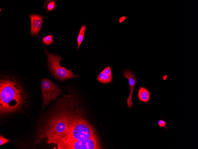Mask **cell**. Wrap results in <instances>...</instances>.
Instances as JSON below:
<instances>
[{"label": "cell", "instance_id": "1", "mask_svg": "<svg viewBox=\"0 0 198 149\" xmlns=\"http://www.w3.org/2000/svg\"><path fill=\"white\" fill-rule=\"evenodd\" d=\"M39 127L35 143L44 139L58 148L66 149L70 143L93 137L94 128L86 120L79 98L70 93L58 99Z\"/></svg>", "mask_w": 198, "mask_h": 149}, {"label": "cell", "instance_id": "2", "mask_svg": "<svg viewBox=\"0 0 198 149\" xmlns=\"http://www.w3.org/2000/svg\"><path fill=\"white\" fill-rule=\"evenodd\" d=\"M28 101L23 86L11 75H3L0 80L1 116L20 111Z\"/></svg>", "mask_w": 198, "mask_h": 149}, {"label": "cell", "instance_id": "3", "mask_svg": "<svg viewBox=\"0 0 198 149\" xmlns=\"http://www.w3.org/2000/svg\"><path fill=\"white\" fill-rule=\"evenodd\" d=\"M47 57L48 66L54 76L58 80L63 81L76 78L81 75H75L71 69H67L60 64L62 58L59 55L50 53L43 47Z\"/></svg>", "mask_w": 198, "mask_h": 149}, {"label": "cell", "instance_id": "4", "mask_svg": "<svg viewBox=\"0 0 198 149\" xmlns=\"http://www.w3.org/2000/svg\"><path fill=\"white\" fill-rule=\"evenodd\" d=\"M41 87L43 99L42 108L44 109L51 101L56 100L62 91L55 83L46 78L41 81Z\"/></svg>", "mask_w": 198, "mask_h": 149}, {"label": "cell", "instance_id": "5", "mask_svg": "<svg viewBox=\"0 0 198 149\" xmlns=\"http://www.w3.org/2000/svg\"><path fill=\"white\" fill-rule=\"evenodd\" d=\"M102 149L98 137L77 140L70 143L66 149Z\"/></svg>", "mask_w": 198, "mask_h": 149}, {"label": "cell", "instance_id": "6", "mask_svg": "<svg viewBox=\"0 0 198 149\" xmlns=\"http://www.w3.org/2000/svg\"><path fill=\"white\" fill-rule=\"evenodd\" d=\"M123 74L124 77L128 79L129 81L130 91L129 96L127 99V107L130 108L132 105V96L136 84V79L133 73L128 69L125 70L123 72Z\"/></svg>", "mask_w": 198, "mask_h": 149}, {"label": "cell", "instance_id": "7", "mask_svg": "<svg viewBox=\"0 0 198 149\" xmlns=\"http://www.w3.org/2000/svg\"><path fill=\"white\" fill-rule=\"evenodd\" d=\"M29 17L31 21L30 34L33 36H39V32L42 24L43 16L32 14L29 15Z\"/></svg>", "mask_w": 198, "mask_h": 149}, {"label": "cell", "instance_id": "8", "mask_svg": "<svg viewBox=\"0 0 198 149\" xmlns=\"http://www.w3.org/2000/svg\"><path fill=\"white\" fill-rule=\"evenodd\" d=\"M96 79L103 84H108L111 82L112 78L110 66L108 65L98 75Z\"/></svg>", "mask_w": 198, "mask_h": 149}, {"label": "cell", "instance_id": "9", "mask_svg": "<svg viewBox=\"0 0 198 149\" xmlns=\"http://www.w3.org/2000/svg\"><path fill=\"white\" fill-rule=\"evenodd\" d=\"M138 98L140 101L143 102H148L150 98L149 91L144 87H140L138 90Z\"/></svg>", "mask_w": 198, "mask_h": 149}, {"label": "cell", "instance_id": "10", "mask_svg": "<svg viewBox=\"0 0 198 149\" xmlns=\"http://www.w3.org/2000/svg\"><path fill=\"white\" fill-rule=\"evenodd\" d=\"M86 29V25L85 24L82 25L77 37V50H78L80 46L83 41L85 31Z\"/></svg>", "mask_w": 198, "mask_h": 149}, {"label": "cell", "instance_id": "11", "mask_svg": "<svg viewBox=\"0 0 198 149\" xmlns=\"http://www.w3.org/2000/svg\"><path fill=\"white\" fill-rule=\"evenodd\" d=\"M56 3L55 0H48L45 1L44 4V7L48 11L53 10L56 7Z\"/></svg>", "mask_w": 198, "mask_h": 149}, {"label": "cell", "instance_id": "12", "mask_svg": "<svg viewBox=\"0 0 198 149\" xmlns=\"http://www.w3.org/2000/svg\"><path fill=\"white\" fill-rule=\"evenodd\" d=\"M42 40L45 45H50L52 43L53 41V36L50 35L44 37L42 38Z\"/></svg>", "mask_w": 198, "mask_h": 149}, {"label": "cell", "instance_id": "13", "mask_svg": "<svg viewBox=\"0 0 198 149\" xmlns=\"http://www.w3.org/2000/svg\"><path fill=\"white\" fill-rule=\"evenodd\" d=\"M159 126L163 127L165 129H166L168 131L167 126H166V122L164 120L160 119L157 122Z\"/></svg>", "mask_w": 198, "mask_h": 149}, {"label": "cell", "instance_id": "14", "mask_svg": "<svg viewBox=\"0 0 198 149\" xmlns=\"http://www.w3.org/2000/svg\"><path fill=\"white\" fill-rule=\"evenodd\" d=\"M10 141L8 139L4 137L2 135H0V145L9 142Z\"/></svg>", "mask_w": 198, "mask_h": 149}, {"label": "cell", "instance_id": "15", "mask_svg": "<svg viewBox=\"0 0 198 149\" xmlns=\"http://www.w3.org/2000/svg\"><path fill=\"white\" fill-rule=\"evenodd\" d=\"M126 16H123L121 17L119 20L120 23H121L122 21H123L126 18Z\"/></svg>", "mask_w": 198, "mask_h": 149}]
</instances>
